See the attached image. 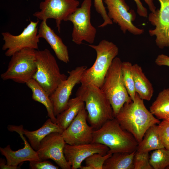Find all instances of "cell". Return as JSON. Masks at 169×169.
Listing matches in <instances>:
<instances>
[{"mask_svg":"<svg viewBox=\"0 0 169 169\" xmlns=\"http://www.w3.org/2000/svg\"><path fill=\"white\" fill-rule=\"evenodd\" d=\"M92 142L107 146V153L132 152L136 151L138 143L130 133L124 129L115 118L94 130Z\"/></svg>","mask_w":169,"mask_h":169,"instance_id":"cell-3","label":"cell"},{"mask_svg":"<svg viewBox=\"0 0 169 169\" xmlns=\"http://www.w3.org/2000/svg\"><path fill=\"white\" fill-rule=\"evenodd\" d=\"M132 65L129 62H122L121 69L124 85L132 100L133 101L136 93L132 72Z\"/></svg>","mask_w":169,"mask_h":169,"instance_id":"cell-26","label":"cell"},{"mask_svg":"<svg viewBox=\"0 0 169 169\" xmlns=\"http://www.w3.org/2000/svg\"><path fill=\"white\" fill-rule=\"evenodd\" d=\"M39 22L38 20L36 22L30 21L18 35H13L8 32L2 33L4 41L2 49L6 51L5 54L6 56L11 57L16 52L25 49H38L39 42L38 36Z\"/></svg>","mask_w":169,"mask_h":169,"instance_id":"cell-9","label":"cell"},{"mask_svg":"<svg viewBox=\"0 0 169 169\" xmlns=\"http://www.w3.org/2000/svg\"><path fill=\"white\" fill-rule=\"evenodd\" d=\"M148 6L149 9L151 12H154L156 10V7L153 3L154 0H143Z\"/></svg>","mask_w":169,"mask_h":169,"instance_id":"cell-36","label":"cell"},{"mask_svg":"<svg viewBox=\"0 0 169 169\" xmlns=\"http://www.w3.org/2000/svg\"><path fill=\"white\" fill-rule=\"evenodd\" d=\"M46 20L42 21L38 29V36L44 39L54 52L58 59L65 63L69 62L67 47L62 39L49 26Z\"/></svg>","mask_w":169,"mask_h":169,"instance_id":"cell-18","label":"cell"},{"mask_svg":"<svg viewBox=\"0 0 169 169\" xmlns=\"http://www.w3.org/2000/svg\"><path fill=\"white\" fill-rule=\"evenodd\" d=\"M88 45L95 51L96 57L93 65L84 71L80 83L91 84L100 88L113 59L118 54L119 49L113 42L104 39L97 45Z\"/></svg>","mask_w":169,"mask_h":169,"instance_id":"cell-4","label":"cell"},{"mask_svg":"<svg viewBox=\"0 0 169 169\" xmlns=\"http://www.w3.org/2000/svg\"><path fill=\"white\" fill-rule=\"evenodd\" d=\"M108 10L107 14L113 22L117 24L125 34L127 31L134 35H140L144 32L143 29L138 28L133 23L136 19V14L125 0H104Z\"/></svg>","mask_w":169,"mask_h":169,"instance_id":"cell-11","label":"cell"},{"mask_svg":"<svg viewBox=\"0 0 169 169\" xmlns=\"http://www.w3.org/2000/svg\"><path fill=\"white\" fill-rule=\"evenodd\" d=\"M155 63L159 66L169 67V56L163 54H159L156 59Z\"/></svg>","mask_w":169,"mask_h":169,"instance_id":"cell-33","label":"cell"},{"mask_svg":"<svg viewBox=\"0 0 169 169\" xmlns=\"http://www.w3.org/2000/svg\"><path fill=\"white\" fill-rule=\"evenodd\" d=\"M122 62L118 57L114 59L100 88L110 102L115 117L125 103L132 101L123 82Z\"/></svg>","mask_w":169,"mask_h":169,"instance_id":"cell-6","label":"cell"},{"mask_svg":"<svg viewBox=\"0 0 169 169\" xmlns=\"http://www.w3.org/2000/svg\"><path fill=\"white\" fill-rule=\"evenodd\" d=\"M66 144L61 134L52 132L41 141L37 151L38 156L41 161L52 159L62 169H71L64 156Z\"/></svg>","mask_w":169,"mask_h":169,"instance_id":"cell-13","label":"cell"},{"mask_svg":"<svg viewBox=\"0 0 169 169\" xmlns=\"http://www.w3.org/2000/svg\"><path fill=\"white\" fill-rule=\"evenodd\" d=\"M64 130L50 118L48 119L42 127L36 130L30 131L23 129V133L28 139L32 147L37 151L41 141L46 136L53 132L62 134Z\"/></svg>","mask_w":169,"mask_h":169,"instance_id":"cell-19","label":"cell"},{"mask_svg":"<svg viewBox=\"0 0 169 169\" xmlns=\"http://www.w3.org/2000/svg\"><path fill=\"white\" fill-rule=\"evenodd\" d=\"M76 96L80 97L84 102L88 113L87 120L94 130L115 118L110 102L99 87L91 84H81Z\"/></svg>","mask_w":169,"mask_h":169,"instance_id":"cell-2","label":"cell"},{"mask_svg":"<svg viewBox=\"0 0 169 169\" xmlns=\"http://www.w3.org/2000/svg\"><path fill=\"white\" fill-rule=\"evenodd\" d=\"M35 58L37 70L33 79L50 96L67 77L61 73L55 58L48 49L36 50Z\"/></svg>","mask_w":169,"mask_h":169,"instance_id":"cell-5","label":"cell"},{"mask_svg":"<svg viewBox=\"0 0 169 169\" xmlns=\"http://www.w3.org/2000/svg\"><path fill=\"white\" fill-rule=\"evenodd\" d=\"M137 6V12L140 16L146 17L148 15L147 9L143 5L140 0H134Z\"/></svg>","mask_w":169,"mask_h":169,"instance_id":"cell-34","label":"cell"},{"mask_svg":"<svg viewBox=\"0 0 169 169\" xmlns=\"http://www.w3.org/2000/svg\"><path fill=\"white\" fill-rule=\"evenodd\" d=\"M112 154L107 153L103 155L99 153L94 154L85 159V165L82 166L80 169H103L105 162Z\"/></svg>","mask_w":169,"mask_h":169,"instance_id":"cell-28","label":"cell"},{"mask_svg":"<svg viewBox=\"0 0 169 169\" xmlns=\"http://www.w3.org/2000/svg\"><path fill=\"white\" fill-rule=\"evenodd\" d=\"M149 152L136 151L133 160L134 169H153L150 162Z\"/></svg>","mask_w":169,"mask_h":169,"instance_id":"cell-29","label":"cell"},{"mask_svg":"<svg viewBox=\"0 0 169 169\" xmlns=\"http://www.w3.org/2000/svg\"><path fill=\"white\" fill-rule=\"evenodd\" d=\"M109 149L105 145L99 143L70 145L66 144L64 150L66 160L72 169L80 168L82 162L95 153L103 155L107 154Z\"/></svg>","mask_w":169,"mask_h":169,"instance_id":"cell-16","label":"cell"},{"mask_svg":"<svg viewBox=\"0 0 169 169\" xmlns=\"http://www.w3.org/2000/svg\"><path fill=\"white\" fill-rule=\"evenodd\" d=\"M94 4L96 11L101 15L103 20V22L98 27L103 28L112 24L113 22L108 15L103 0H94Z\"/></svg>","mask_w":169,"mask_h":169,"instance_id":"cell-31","label":"cell"},{"mask_svg":"<svg viewBox=\"0 0 169 169\" xmlns=\"http://www.w3.org/2000/svg\"><path fill=\"white\" fill-rule=\"evenodd\" d=\"M166 169H169V166L166 167Z\"/></svg>","mask_w":169,"mask_h":169,"instance_id":"cell-37","label":"cell"},{"mask_svg":"<svg viewBox=\"0 0 169 169\" xmlns=\"http://www.w3.org/2000/svg\"><path fill=\"white\" fill-rule=\"evenodd\" d=\"M136 151L112 154L105 162L103 169H134L133 160Z\"/></svg>","mask_w":169,"mask_h":169,"instance_id":"cell-23","label":"cell"},{"mask_svg":"<svg viewBox=\"0 0 169 169\" xmlns=\"http://www.w3.org/2000/svg\"><path fill=\"white\" fill-rule=\"evenodd\" d=\"M8 129L9 131L18 133L23 140L24 145L23 148L16 151L13 150L9 145L4 148L0 147L1 153L6 158L7 165L18 166L25 161H41L37 151L32 147L23 136L24 129L22 125H9Z\"/></svg>","mask_w":169,"mask_h":169,"instance_id":"cell-17","label":"cell"},{"mask_svg":"<svg viewBox=\"0 0 169 169\" xmlns=\"http://www.w3.org/2000/svg\"><path fill=\"white\" fill-rule=\"evenodd\" d=\"M0 168L1 169H17L19 168V166H15L6 164L5 160L0 158Z\"/></svg>","mask_w":169,"mask_h":169,"instance_id":"cell-35","label":"cell"},{"mask_svg":"<svg viewBox=\"0 0 169 169\" xmlns=\"http://www.w3.org/2000/svg\"><path fill=\"white\" fill-rule=\"evenodd\" d=\"M150 111L158 119L169 122V88L159 93Z\"/></svg>","mask_w":169,"mask_h":169,"instance_id":"cell-24","label":"cell"},{"mask_svg":"<svg viewBox=\"0 0 169 169\" xmlns=\"http://www.w3.org/2000/svg\"><path fill=\"white\" fill-rule=\"evenodd\" d=\"M164 148L158 131L157 125L150 127L146 132L141 141L138 144L136 151L149 152Z\"/></svg>","mask_w":169,"mask_h":169,"instance_id":"cell-25","label":"cell"},{"mask_svg":"<svg viewBox=\"0 0 169 169\" xmlns=\"http://www.w3.org/2000/svg\"><path fill=\"white\" fill-rule=\"evenodd\" d=\"M153 169H164L169 166V150L165 148L154 150L150 156Z\"/></svg>","mask_w":169,"mask_h":169,"instance_id":"cell-27","label":"cell"},{"mask_svg":"<svg viewBox=\"0 0 169 169\" xmlns=\"http://www.w3.org/2000/svg\"><path fill=\"white\" fill-rule=\"evenodd\" d=\"M91 0H84L80 7L67 18L73 24L72 41L77 45L85 41L90 44L94 42L97 31L90 22Z\"/></svg>","mask_w":169,"mask_h":169,"instance_id":"cell-8","label":"cell"},{"mask_svg":"<svg viewBox=\"0 0 169 169\" xmlns=\"http://www.w3.org/2000/svg\"><path fill=\"white\" fill-rule=\"evenodd\" d=\"M132 72L136 92L142 99L149 101L154 93L151 83L145 75L141 67L138 64L132 65Z\"/></svg>","mask_w":169,"mask_h":169,"instance_id":"cell-20","label":"cell"},{"mask_svg":"<svg viewBox=\"0 0 169 169\" xmlns=\"http://www.w3.org/2000/svg\"><path fill=\"white\" fill-rule=\"evenodd\" d=\"M26 84L32 91V98L40 103L45 107L48 116L54 123L56 121L53 110V107L50 96L43 87L33 79H30Z\"/></svg>","mask_w":169,"mask_h":169,"instance_id":"cell-22","label":"cell"},{"mask_svg":"<svg viewBox=\"0 0 169 169\" xmlns=\"http://www.w3.org/2000/svg\"><path fill=\"white\" fill-rule=\"evenodd\" d=\"M158 0L160 8L148 15L149 21L155 26L149 30V33L151 36H156V44L159 48H169V0Z\"/></svg>","mask_w":169,"mask_h":169,"instance_id":"cell-14","label":"cell"},{"mask_svg":"<svg viewBox=\"0 0 169 169\" xmlns=\"http://www.w3.org/2000/svg\"><path fill=\"white\" fill-rule=\"evenodd\" d=\"M35 49H25L11 56L6 70L1 74L4 80H11L20 84H26L33 78L37 67Z\"/></svg>","mask_w":169,"mask_h":169,"instance_id":"cell-7","label":"cell"},{"mask_svg":"<svg viewBox=\"0 0 169 169\" xmlns=\"http://www.w3.org/2000/svg\"><path fill=\"white\" fill-rule=\"evenodd\" d=\"M85 106L84 102L79 96L69 99L67 108L56 116V123L64 130Z\"/></svg>","mask_w":169,"mask_h":169,"instance_id":"cell-21","label":"cell"},{"mask_svg":"<svg viewBox=\"0 0 169 169\" xmlns=\"http://www.w3.org/2000/svg\"><path fill=\"white\" fill-rule=\"evenodd\" d=\"M87 114L85 106L64 131L61 135L66 144L75 145L92 142L94 130L87 123Z\"/></svg>","mask_w":169,"mask_h":169,"instance_id":"cell-15","label":"cell"},{"mask_svg":"<svg viewBox=\"0 0 169 169\" xmlns=\"http://www.w3.org/2000/svg\"><path fill=\"white\" fill-rule=\"evenodd\" d=\"M79 4V2L77 0H44L39 4L40 11L35 12L33 15L42 21L54 19L56 27L60 33L61 22L66 21Z\"/></svg>","mask_w":169,"mask_h":169,"instance_id":"cell-10","label":"cell"},{"mask_svg":"<svg viewBox=\"0 0 169 169\" xmlns=\"http://www.w3.org/2000/svg\"><path fill=\"white\" fill-rule=\"evenodd\" d=\"M121 127L130 133L140 143L147 130L160 122L145 106L136 93L133 101L125 103L115 117Z\"/></svg>","mask_w":169,"mask_h":169,"instance_id":"cell-1","label":"cell"},{"mask_svg":"<svg viewBox=\"0 0 169 169\" xmlns=\"http://www.w3.org/2000/svg\"><path fill=\"white\" fill-rule=\"evenodd\" d=\"M87 68L84 66H78L68 71V77L61 83L50 96L56 117L67 108L73 88L80 83L82 74Z\"/></svg>","mask_w":169,"mask_h":169,"instance_id":"cell-12","label":"cell"},{"mask_svg":"<svg viewBox=\"0 0 169 169\" xmlns=\"http://www.w3.org/2000/svg\"><path fill=\"white\" fill-rule=\"evenodd\" d=\"M29 168L31 169H58L59 167L47 160L29 161Z\"/></svg>","mask_w":169,"mask_h":169,"instance_id":"cell-32","label":"cell"},{"mask_svg":"<svg viewBox=\"0 0 169 169\" xmlns=\"http://www.w3.org/2000/svg\"><path fill=\"white\" fill-rule=\"evenodd\" d=\"M157 128L164 148L169 150V122L163 120L157 125Z\"/></svg>","mask_w":169,"mask_h":169,"instance_id":"cell-30","label":"cell"}]
</instances>
